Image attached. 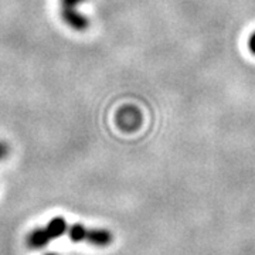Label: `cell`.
Returning <instances> with one entry per match:
<instances>
[{
    "instance_id": "obj_1",
    "label": "cell",
    "mask_w": 255,
    "mask_h": 255,
    "mask_svg": "<svg viewBox=\"0 0 255 255\" xmlns=\"http://www.w3.org/2000/svg\"><path fill=\"white\" fill-rule=\"evenodd\" d=\"M67 236L74 243H88L90 246L105 248L114 243V234L107 228H92L87 227L81 223H75L68 226Z\"/></svg>"
},
{
    "instance_id": "obj_2",
    "label": "cell",
    "mask_w": 255,
    "mask_h": 255,
    "mask_svg": "<svg viewBox=\"0 0 255 255\" xmlns=\"http://www.w3.org/2000/svg\"><path fill=\"white\" fill-rule=\"evenodd\" d=\"M61 18L68 27L75 31H85L90 27V20L78 7H61Z\"/></svg>"
},
{
    "instance_id": "obj_3",
    "label": "cell",
    "mask_w": 255,
    "mask_h": 255,
    "mask_svg": "<svg viewBox=\"0 0 255 255\" xmlns=\"http://www.w3.org/2000/svg\"><path fill=\"white\" fill-rule=\"evenodd\" d=\"M51 241V237L48 234L46 227H37L31 230L26 237V243L31 250H41L46 248Z\"/></svg>"
},
{
    "instance_id": "obj_4",
    "label": "cell",
    "mask_w": 255,
    "mask_h": 255,
    "mask_svg": "<svg viewBox=\"0 0 255 255\" xmlns=\"http://www.w3.org/2000/svg\"><path fill=\"white\" fill-rule=\"evenodd\" d=\"M68 226H70V224L67 223V220L58 216V217H53V219L47 223L46 230L48 231L51 240H55V238H61L63 236L67 234Z\"/></svg>"
},
{
    "instance_id": "obj_5",
    "label": "cell",
    "mask_w": 255,
    "mask_h": 255,
    "mask_svg": "<svg viewBox=\"0 0 255 255\" xmlns=\"http://www.w3.org/2000/svg\"><path fill=\"white\" fill-rule=\"evenodd\" d=\"M61 7H78L85 0H60Z\"/></svg>"
},
{
    "instance_id": "obj_6",
    "label": "cell",
    "mask_w": 255,
    "mask_h": 255,
    "mask_svg": "<svg viewBox=\"0 0 255 255\" xmlns=\"http://www.w3.org/2000/svg\"><path fill=\"white\" fill-rule=\"evenodd\" d=\"M9 152H10L9 145H7L4 140H0V160L6 159V157L9 156Z\"/></svg>"
},
{
    "instance_id": "obj_7",
    "label": "cell",
    "mask_w": 255,
    "mask_h": 255,
    "mask_svg": "<svg viewBox=\"0 0 255 255\" xmlns=\"http://www.w3.org/2000/svg\"><path fill=\"white\" fill-rule=\"evenodd\" d=\"M248 50L253 55H255V31L248 37Z\"/></svg>"
},
{
    "instance_id": "obj_8",
    "label": "cell",
    "mask_w": 255,
    "mask_h": 255,
    "mask_svg": "<svg viewBox=\"0 0 255 255\" xmlns=\"http://www.w3.org/2000/svg\"><path fill=\"white\" fill-rule=\"evenodd\" d=\"M46 255H57V254H54V253H48V254H46Z\"/></svg>"
}]
</instances>
